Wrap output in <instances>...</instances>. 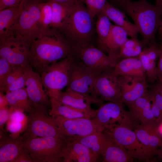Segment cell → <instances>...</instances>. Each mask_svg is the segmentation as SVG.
<instances>
[{
	"mask_svg": "<svg viewBox=\"0 0 162 162\" xmlns=\"http://www.w3.org/2000/svg\"><path fill=\"white\" fill-rule=\"evenodd\" d=\"M71 47L58 30H41L29 52L30 67L40 75L50 64L71 55Z\"/></svg>",
	"mask_w": 162,
	"mask_h": 162,
	"instance_id": "cell-1",
	"label": "cell"
},
{
	"mask_svg": "<svg viewBox=\"0 0 162 162\" xmlns=\"http://www.w3.org/2000/svg\"><path fill=\"white\" fill-rule=\"evenodd\" d=\"M120 8L133 20L147 46L155 42V34L162 19V11L146 0H116Z\"/></svg>",
	"mask_w": 162,
	"mask_h": 162,
	"instance_id": "cell-2",
	"label": "cell"
},
{
	"mask_svg": "<svg viewBox=\"0 0 162 162\" xmlns=\"http://www.w3.org/2000/svg\"><path fill=\"white\" fill-rule=\"evenodd\" d=\"M92 20L86 8L77 0L70 14L57 29L71 46L84 47L90 45Z\"/></svg>",
	"mask_w": 162,
	"mask_h": 162,
	"instance_id": "cell-3",
	"label": "cell"
},
{
	"mask_svg": "<svg viewBox=\"0 0 162 162\" xmlns=\"http://www.w3.org/2000/svg\"><path fill=\"white\" fill-rule=\"evenodd\" d=\"M39 2L34 0H24L16 22L4 38L11 39L29 50L42 29L40 23Z\"/></svg>",
	"mask_w": 162,
	"mask_h": 162,
	"instance_id": "cell-4",
	"label": "cell"
},
{
	"mask_svg": "<svg viewBox=\"0 0 162 162\" xmlns=\"http://www.w3.org/2000/svg\"><path fill=\"white\" fill-rule=\"evenodd\" d=\"M66 141L52 137L28 138L23 145L35 162H60Z\"/></svg>",
	"mask_w": 162,
	"mask_h": 162,
	"instance_id": "cell-5",
	"label": "cell"
},
{
	"mask_svg": "<svg viewBox=\"0 0 162 162\" xmlns=\"http://www.w3.org/2000/svg\"><path fill=\"white\" fill-rule=\"evenodd\" d=\"M72 55L48 65L40 75L45 91L50 98L58 99L62 90L67 86L71 65Z\"/></svg>",
	"mask_w": 162,
	"mask_h": 162,
	"instance_id": "cell-6",
	"label": "cell"
},
{
	"mask_svg": "<svg viewBox=\"0 0 162 162\" xmlns=\"http://www.w3.org/2000/svg\"><path fill=\"white\" fill-rule=\"evenodd\" d=\"M51 117L67 141L104 130V129L92 118L69 119L59 116Z\"/></svg>",
	"mask_w": 162,
	"mask_h": 162,
	"instance_id": "cell-7",
	"label": "cell"
},
{
	"mask_svg": "<svg viewBox=\"0 0 162 162\" xmlns=\"http://www.w3.org/2000/svg\"><path fill=\"white\" fill-rule=\"evenodd\" d=\"M29 113L26 127L24 131L27 138L52 137L67 141L52 118L47 115V114L33 109Z\"/></svg>",
	"mask_w": 162,
	"mask_h": 162,
	"instance_id": "cell-8",
	"label": "cell"
},
{
	"mask_svg": "<svg viewBox=\"0 0 162 162\" xmlns=\"http://www.w3.org/2000/svg\"><path fill=\"white\" fill-rule=\"evenodd\" d=\"M122 101L103 104L92 118L104 129L107 130L121 124L133 126L134 121L126 111Z\"/></svg>",
	"mask_w": 162,
	"mask_h": 162,
	"instance_id": "cell-9",
	"label": "cell"
},
{
	"mask_svg": "<svg viewBox=\"0 0 162 162\" xmlns=\"http://www.w3.org/2000/svg\"><path fill=\"white\" fill-rule=\"evenodd\" d=\"M95 75L81 61L74 59L70 70L67 88L102 100L94 92V81Z\"/></svg>",
	"mask_w": 162,
	"mask_h": 162,
	"instance_id": "cell-10",
	"label": "cell"
},
{
	"mask_svg": "<svg viewBox=\"0 0 162 162\" xmlns=\"http://www.w3.org/2000/svg\"><path fill=\"white\" fill-rule=\"evenodd\" d=\"M24 75L25 88L33 109L47 114L48 109L51 106V102L44 89L40 75L30 67L26 68Z\"/></svg>",
	"mask_w": 162,
	"mask_h": 162,
	"instance_id": "cell-11",
	"label": "cell"
},
{
	"mask_svg": "<svg viewBox=\"0 0 162 162\" xmlns=\"http://www.w3.org/2000/svg\"><path fill=\"white\" fill-rule=\"evenodd\" d=\"M113 68L96 75L94 81L95 92L102 100L118 102L121 100L122 93L119 76Z\"/></svg>",
	"mask_w": 162,
	"mask_h": 162,
	"instance_id": "cell-12",
	"label": "cell"
},
{
	"mask_svg": "<svg viewBox=\"0 0 162 162\" xmlns=\"http://www.w3.org/2000/svg\"><path fill=\"white\" fill-rule=\"evenodd\" d=\"M158 123L155 121L136 126L134 131L140 143L142 152L139 160L148 161L155 154L162 143V138L157 130Z\"/></svg>",
	"mask_w": 162,
	"mask_h": 162,
	"instance_id": "cell-13",
	"label": "cell"
},
{
	"mask_svg": "<svg viewBox=\"0 0 162 162\" xmlns=\"http://www.w3.org/2000/svg\"><path fill=\"white\" fill-rule=\"evenodd\" d=\"M81 61L95 75L113 68L119 61L106 55L99 48L90 45L77 48Z\"/></svg>",
	"mask_w": 162,
	"mask_h": 162,
	"instance_id": "cell-14",
	"label": "cell"
},
{
	"mask_svg": "<svg viewBox=\"0 0 162 162\" xmlns=\"http://www.w3.org/2000/svg\"><path fill=\"white\" fill-rule=\"evenodd\" d=\"M132 126L121 124L104 131L117 143L129 151L134 158L139 159L142 147Z\"/></svg>",
	"mask_w": 162,
	"mask_h": 162,
	"instance_id": "cell-15",
	"label": "cell"
},
{
	"mask_svg": "<svg viewBox=\"0 0 162 162\" xmlns=\"http://www.w3.org/2000/svg\"><path fill=\"white\" fill-rule=\"evenodd\" d=\"M62 104L68 106L93 118L96 115L97 110L93 109L91 106L92 104H100L103 100L96 99L92 97L67 88L62 92L58 99Z\"/></svg>",
	"mask_w": 162,
	"mask_h": 162,
	"instance_id": "cell-16",
	"label": "cell"
},
{
	"mask_svg": "<svg viewBox=\"0 0 162 162\" xmlns=\"http://www.w3.org/2000/svg\"><path fill=\"white\" fill-rule=\"evenodd\" d=\"M121 100L125 104L132 102L146 93L148 84L146 78L129 75L119 76Z\"/></svg>",
	"mask_w": 162,
	"mask_h": 162,
	"instance_id": "cell-17",
	"label": "cell"
},
{
	"mask_svg": "<svg viewBox=\"0 0 162 162\" xmlns=\"http://www.w3.org/2000/svg\"><path fill=\"white\" fill-rule=\"evenodd\" d=\"M29 52L12 39L0 38V57L13 66L30 67Z\"/></svg>",
	"mask_w": 162,
	"mask_h": 162,
	"instance_id": "cell-18",
	"label": "cell"
},
{
	"mask_svg": "<svg viewBox=\"0 0 162 162\" xmlns=\"http://www.w3.org/2000/svg\"><path fill=\"white\" fill-rule=\"evenodd\" d=\"M99 155L75 140L66 141L62 153L64 162H95Z\"/></svg>",
	"mask_w": 162,
	"mask_h": 162,
	"instance_id": "cell-19",
	"label": "cell"
},
{
	"mask_svg": "<svg viewBox=\"0 0 162 162\" xmlns=\"http://www.w3.org/2000/svg\"><path fill=\"white\" fill-rule=\"evenodd\" d=\"M160 53V45L156 41L145 47L138 56L145 70L148 85L154 84L157 80L156 61Z\"/></svg>",
	"mask_w": 162,
	"mask_h": 162,
	"instance_id": "cell-20",
	"label": "cell"
},
{
	"mask_svg": "<svg viewBox=\"0 0 162 162\" xmlns=\"http://www.w3.org/2000/svg\"><path fill=\"white\" fill-rule=\"evenodd\" d=\"M0 131V162H13L23 147V143L27 138L24 134L14 138Z\"/></svg>",
	"mask_w": 162,
	"mask_h": 162,
	"instance_id": "cell-21",
	"label": "cell"
},
{
	"mask_svg": "<svg viewBox=\"0 0 162 162\" xmlns=\"http://www.w3.org/2000/svg\"><path fill=\"white\" fill-rule=\"evenodd\" d=\"M126 105L129 108V113L134 121L145 124L155 121L147 92L134 101Z\"/></svg>",
	"mask_w": 162,
	"mask_h": 162,
	"instance_id": "cell-22",
	"label": "cell"
},
{
	"mask_svg": "<svg viewBox=\"0 0 162 162\" xmlns=\"http://www.w3.org/2000/svg\"><path fill=\"white\" fill-rule=\"evenodd\" d=\"M110 20L124 29L131 38H137L138 29L130 22L123 10L115 7L107 1L101 11Z\"/></svg>",
	"mask_w": 162,
	"mask_h": 162,
	"instance_id": "cell-23",
	"label": "cell"
},
{
	"mask_svg": "<svg viewBox=\"0 0 162 162\" xmlns=\"http://www.w3.org/2000/svg\"><path fill=\"white\" fill-rule=\"evenodd\" d=\"M127 32L121 27L112 24L110 31L102 51H106L111 57L118 61L120 48L128 39Z\"/></svg>",
	"mask_w": 162,
	"mask_h": 162,
	"instance_id": "cell-24",
	"label": "cell"
},
{
	"mask_svg": "<svg viewBox=\"0 0 162 162\" xmlns=\"http://www.w3.org/2000/svg\"><path fill=\"white\" fill-rule=\"evenodd\" d=\"M106 134L107 137L101 154L104 161L127 162L131 161L134 157L131 152L116 142Z\"/></svg>",
	"mask_w": 162,
	"mask_h": 162,
	"instance_id": "cell-25",
	"label": "cell"
},
{
	"mask_svg": "<svg viewBox=\"0 0 162 162\" xmlns=\"http://www.w3.org/2000/svg\"><path fill=\"white\" fill-rule=\"evenodd\" d=\"M113 70L118 76L129 75L146 79L145 70L138 56L120 60Z\"/></svg>",
	"mask_w": 162,
	"mask_h": 162,
	"instance_id": "cell-26",
	"label": "cell"
},
{
	"mask_svg": "<svg viewBox=\"0 0 162 162\" xmlns=\"http://www.w3.org/2000/svg\"><path fill=\"white\" fill-rule=\"evenodd\" d=\"M23 1L19 5L0 10V38L6 37L16 22L20 14Z\"/></svg>",
	"mask_w": 162,
	"mask_h": 162,
	"instance_id": "cell-27",
	"label": "cell"
},
{
	"mask_svg": "<svg viewBox=\"0 0 162 162\" xmlns=\"http://www.w3.org/2000/svg\"><path fill=\"white\" fill-rule=\"evenodd\" d=\"M107 137L104 131L95 132L84 136L70 139L77 141L93 152L101 155Z\"/></svg>",
	"mask_w": 162,
	"mask_h": 162,
	"instance_id": "cell-28",
	"label": "cell"
},
{
	"mask_svg": "<svg viewBox=\"0 0 162 162\" xmlns=\"http://www.w3.org/2000/svg\"><path fill=\"white\" fill-rule=\"evenodd\" d=\"M6 93L5 96L10 107L29 113L33 110L25 88Z\"/></svg>",
	"mask_w": 162,
	"mask_h": 162,
	"instance_id": "cell-29",
	"label": "cell"
},
{
	"mask_svg": "<svg viewBox=\"0 0 162 162\" xmlns=\"http://www.w3.org/2000/svg\"><path fill=\"white\" fill-rule=\"evenodd\" d=\"M76 1L72 4L61 3L49 1L52 8V21L50 27L57 29L60 28L71 13Z\"/></svg>",
	"mask_w": 162,
	"mask_h": 162,
	"instance_id": "cell-30",
	"label": "cell"
},
{
	"mask_svg": "<svg viewBox=\"0 0 162 162\" xmlns=\"http://www.w3.org/2000/svg\"><path fill=\"white\" fill-rule=\"evenodd\" d=\"M50 99L51 109L49 115L51 116H59L69 119L90 118L87 114L63 104L56 99L50 98Z\"/></svg>",
	"mask_w": 162,
	"mask_h": 162,
	"instance_id": "cell-31",
	"label": "cell"
},
{
	"mask_svg": "<svg viewBox=\"0 0 162 162\" xmlns=\"http://www.w3.org/2000/svg\"><path fill=\"white\" fill-rule=\"evenodd\" d=\"M146 46L142 41L139 40L137 38H128L120 48L119 57L121 59L138 56Z\"/></svg>",
	"mask_w": 162,
	"mask_h": 162,
	"instance_id": "cell-32",
	"label": "cell"
},
{
	"mask_svg": "<svg viewBox=\"0 0 162 162\" xmlns=\"http://www.w3.org/2000/svg\"><path fill=\"white\" fill-rule=\"evenodd\" d=\"M96 29L99 46L102 51L109 35L112 24L109 18L103 12L98 14Z\"/></svg>",
	"mask_w": 162,
	"mask_h": 162,
	"instance_id": "cell-33",
	"label": "cell"
},
{
	"mask_svg": "<svg viewBox=\"0 0 162 162\" xmlns=\"http://www.w3.org/2000/svg\"><path fill=\"white\" fill-rule=\"evenodd\" d=\"M40 10V23L41 28L44 29L50 26L52 18V8L49 1L39 2Z\"/></svg>",
	"mask_w": 162,
	"mask_h": 162,
	"instance_id": "cell-34",
	"label": "cell"
},
{
	"mask_svg": "<svg viewBox=\"0 0 162 162\" xmlns=\"http://www.w3.org/2000/svg\"><path fill=\"white\" fill-rule=\"evenodd\" d=\"M84 3L92 19L101 11L107 1L106 0H79Z\"/></svg>",
	"mask_w": 162,
	"mask_h": 162,
	"instance_id": "cell-35",
	"label": "cell"
},
{
	"mask_svg": "<svg viewBox=\"0 0 162 162\" xmlns=\"http://www.w3.org/2000/svg\"><path fill=\"white\" fill-rule=\"evenodd\" d=\"M27 122H21L8 120L7 122L6 129L10 133L9 136L14 138L19 137L20 134L25 130Z\"/></svg>",
	"mask_w": 162,
	"mask_h": 162,
	"instance_id": "cell-36",
	"label": "cell"
},
{
	"mask_svg": "<svg viewBox=\"0 0 162 162\" xmlns=\"http://www.w3.org/2000/svg\"><path fill=\"white\" fill-rule=\"evenodd\" d=\"M27 67L22 66L15 67L6 79L2 87L0 88V92H3L6 87L23 75Z\"/></svg>",
	"mask_w": 162,
	"mask_h": 162,
	"instance_id": "cell-37",
	"label": "cell"
},
{
	"mask_svg": "<svg viewBox=\"0 0 162 162\" xmlns=\"http://www.w3.org/2000/svg\"><path fill=\"white\" fill-rule=\"evenodd\" d=\"M15 67L5 59L0 57V88L2 87L6 79Z\"/></svg>",
	"mask_w": 162,
	"mask_h": 162,
	"instance_id": "cell-38",
	"label": "cell"
},
{
	"mask_svg": "<svg viewBox=\"0 0 162 162\" xmlns=\"http://www.w3.org/2000/svg\"><path fill=\"white\" fill-rule=\"evenodd\" d=\"M25 86L26 80L23 74L6 87L4 92L7 93L25 88Z\"/></svg>",
	"mask_w": 162,
	"mask_h": 162,
	"instance_id": "cell-39",
	"label": "cell"
},
{
	"mask_svg": "<svg viewBox=\"0 0 162 162\" xmlns=\"http://www.w3.org/2000/svg\"><path fill=\"white\" fill-rule=\"evenodd\" d=\"M9 109L10 111V116L8 120L21 122L28 121V116H26L23 111L11 107Z\"/></svg>",
	"mask_w": 162,
	"mask_h": 162,
	"instance_id": "cell-40",
	"label": "cell"
},
{
	"mask_svg": "<svg viewBox=\"0 0 162 162\" xmlns=\"http://www.w3.org/2000/svg\"><path fill=\"white\" fill-rule=\"evenodd\" d=\"M147 94L149 99L155 103L162 112V96L157 91L151 88H148Z\"/></svg>",
	"mask_w": 162,
	"mask_h": 162,
	"instance_id": "cell-41",
	"label": "cell"
},
{
	"mask_svg": "<svg viewBox=\"0 0 162 162\" xmlns=\"http://www.w3.org/2000/svg\"><path fill=\"white\" fill-rule=\"evenodd\" d=\"M13 162H35L28 151L23 146L20 154Z\"/></svg>",
	"mask_w": 162,
	"mask_h": 162,
	"instance_id": "cell-42",
	"label": "cell"
},
{
	"mask_svg": "<svg viewBox=\"0 0 162 162\" xmlns=\"http://www.w3.org/2000/svg\"><path fill=\"white\" fill-rule=\"evenodd\" d=\"M24 0H0V10L20 5Z\"/></svg>",
	"mask_w": 162,
	"mask_h": 162,
	"instance_id": "cell-43",
	"label": "cell"
},
{
	"mask_svg": "<svg viewBox=\"0 0 162 162\" xmlns=\"http://www.w3.org/2000/svg\"><path fill=\"white\" fill-rule=\"evenodd\" d=\"M10 116L9 108L0 109V131H4L3 126L8 120Z\"/></svg>",
	"mask_w": 162,
	"mask_h": 162,
	"instance_id": "cell-44",
	"label": "cell"
},
{
	"mask_svg": "<svg viewBox=\"0 0 162 162\" xmlns=\"http://www.w3.org/2000/svg\"><path fill=\"white\" fill-rule=\"evenodd\" d=\"M160 45V53L157 62L156 75L157 79L162 78V39Z\"/></svg>",
	"mask_w": 162,
	"mask_h": 162,
	"instance_id": "cell-45",
	"label": "cell"
},
{
	"mask_svg": "<svg viewBox=\"0 0 162 162\" xmlns=\"http://www.w3.org/2000/svg\"><path fill=\"white\" fill-rule=\"evenodd\" d=\"M148 87L155 90L162 97V78L157 79L153 84L148 85Z\"/></svg>",
	"mask_w": 162,
	"mask_h": 162,
	"instance_id": "cell-46",
	"label": "cell"
},
{
	"mask_svg": "<svg viewBox=\"0 0 162 162\" xmlns=\"http://www.w3.org/2000/svg\"><path fill=\"white\" fill-rule=\"evenodd\" d=\"M3 92H0V109L6 108L8 105V103L5 95H4Z\"/></svg>",
	"mask_w": 162,
	"mask_h": 162,
	"instance_id": "cell-47",
	"label": "cell"
},
{
	"mask_svg": "<svg viewBox=\"0 0 162 162\" xmlns=\"http://www.w3.org/2000/svg\"><path fill=\"white\" fill-rule=\"evenodd\" d=\"M37 2H42L44 0H34ZM61 3L72 4L74 3L77 0H46Z\"/></svg>",
	"mask_w": 162,
	"mask_h": 162,
	"instance_id": "cell-48",
	"label": "cell"
},
{
	"mask_svg": "<svg viewBox=\"0 0 162 162\" xmlns=\"http://www.w3.org/2000/svg\"><path fill=\"white\" fill-rule=\"evenodd\" d=\"M159 148L156 150L155 154H156L159 158L162 159V143Z\"/></svg>",
	"mask_w": 162,
	"mask_h": 162,
	"instance_id": "cell-49",
	"label": "cell"
},
{
	"mask_svg": "<svg viewBox=\"0 0 162 162\" xmlns=\"http://www.w3.org/2000/svg\"><path fill=\"white\" fill-rule=\"evenodd\" d=\"M157 130L159 134L162 138V121L158 123Z\"/></svg>",
	"mask_w": 162,
	"mask_h": 162,
	"instance_id": "cell-50",
	"label": "cell"
},
{
	"mask_svg": "<svg viewBox=\"0 0 162 162\" xmlns=\"http://www.w3.org/2000/svg\"><path fill=\"white\" fill-rule=\"evenodd\" d=\"M155 5L162 11V0H155Z\"/></svg>",
	"mask_w": 162,
	"mask_h": 162,
	"instance_id": "cell-51",
	"label": "cell"
},
{
	"mask_svg": "<svg viewBox=\"0 0 162 162\" xmlns=\"http://www.w3.org/2000/svg\"><path fill=\"white\" fill-rule=\"evenodd\" d=\"M158 30L160 37L161 40L162 39V19Z\"/></svg>",
	"mask_w": 162,
	"mask_h": 162,
	"instance_id": "cell-52",
	"label": "cell"
}]
</instances>
